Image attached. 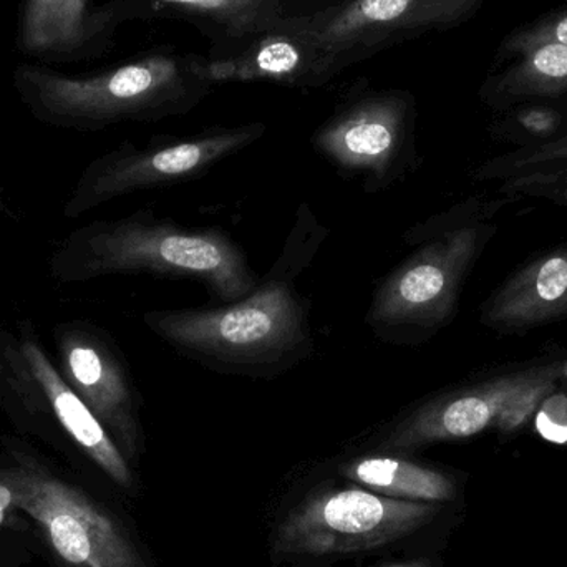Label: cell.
<instances>
[{"label":"cell","mask_w":567,"mask_h":567,"mask_svg":"<svg viewBox=\"0 0 567 567\" xmlns=\"http://www.w3.org/2000/svg\"><path fill=\"white\" fill-rule=\"evenodd\" d=\"M563 382H567V359L432 393L390 423L380 440V453L403 455L435 443L472 439L488 430L518 432Z\"/></svg>","instance_id":"5b68a950"},{"label":"cell","mask_w":567,"mask_h":567,"mask_svg":"<svg viewBox=\"0 0 567 567\" xmlns=\"http://www.w3.org/2000/svg\"><path fill=\"white\" fill-rule=\"evenodd\" d=\"M123 23L120 0H20L16 49L42 65L93 62L112 50Z\"/></svg>","instance_id":"4fadbf2b"},{"label":"cell","mask_w":567,"mask_h":567,"mask_svg":"<svg viewBox=\"0 0 567 567\" xmlns=\"http://www.w3.org/2000/svg\"><path fill=\"white\" fill-rule=\"evenodd\" d=\"M502 192L505 195L533 196L567 206V163L506 176Z\"/></svg>","instance_id":"44dd1931"},{"label":"cell","mask_w":567,"mask_h":567,"mask_svg":"<svg viewBox=\"0 0 567 567\" xmlns=\"http://www.w3.org/2000/svg\"><path fill=\"white\" fill-rule=\"evenodd\" d=\"M442 513V503L377 495L363 486L313 493L287 515L275 538L278 556H339L399 542Z\"/></svg>","instance_id":"ba28073f"},{"label":"cell","mask_w":567,"mask_h":567,"mask_svg":"<svg viewBox=\"0 0 567 567\" xmlns=\"http://www.w3.org/2000/svg\"><path fill=\"white\" fill-rule=\"evenodd\" d=\"M495 231L460 209L409 229L406 245L419 248L375 287L367 326L383 342L429 339L455 316L463 286Z\"/></svg>","instance_id":"277c9868"},{"label":"cell","mask_w":567,"mask_h":567,"mask_svg":"<svg viewBox=\"0 0 567 567\" xmlns=\"http://www.w3.org/2000/svg\"><path fill=\"white\" fill-rule=\"evenodd\" d=\"M567 317V246L509 276L482 309V323L502 333L526 332Z\"/></svg>","instance_id":"2e32d148"},{"label":"cell","mask_w":567,"mask_h":567,"mask_svg":"<svg viewBox=\"0 0 567 567\" xmlns=\"http://www.w3.org/2000/svg\"><path fill=\"white\" fill-rule=\"evenodd\" d=\"M543 43L567 45V6L543 13L533 22L513 30L496 50V62H508Z\"/></svg>","instance_id":"d6986e66"},{"label":"cell","mask_w":567,"mask_h":567,"mask_svg":"<svg viewBox=\"0 0 567 567\" xmlns=\"http://www.w3.org/2000/svg\"><path fill=\"white\" fill-rule=\"evenodd\" d=\"M265 133V123L255 122L183 138L158 136L146 145L122 143L86 165L63 205V216L79 219L123 196L203 178L218 163L255 145Z\"/></svg>","instance_id":"52a82bcc"},{"label":"cell","mask_w":567,"mask_h":567,"mask_svg":"<svg viewBox=\"0 0 567 567\" xmlns=\"http://www.w3.org/2000/svg\"><path fill=\"white\" fill-rule=\"evenodd\" d=\"M55 363L76 395L102 422L128 462L142 453V395L122 350L106 330L89 320L53 327Z\"/></svg>","instance_id":"8fae6325"},{"label":"cell","mask_w":567,"mask_h":567,"mask_svg":"<svg viewBox=\"0 0 567 567\" xmlns=\"http://www.w3.org/2000/svg\"><path fill=\"white\" fill-rule=\"evenodd\" d=\"M382 567H432L429 559H412V561L396 563V565H386Z\"/></svg>","instance_id":"cb8c5ba5"},{"label":"cell","mask_w":567,"mask_h":567,"mask_svg":"<svg viewBox=\"0 0 567 567\" xmlns=\"http://www.w3.org/2000/svg\"><path fill=\"white\" fill-rule=\"evenodd\" d=\"M518 118L519 125L526 132L535 133L536 136H548L549 140H551V135L558 126V116L551 110H526Z\"/></svg>","instance_id":"7402d4cb"},{"label":"cell","mask_w":567,"mask_h":567,"mask_svg":"<svg viewBox=\"0 0 567 567\" xmlns=\"http://www.w3.org/2000/svg\"><path fill=\"white\" fill-rule=\"evenodd\" d=\"M12 86L37 122L90 133L186 115L215 85L205 55L159 49L76 75L42 63H19Z\"/></svg>","instance_id":"7a4b0ae2"},{"label":"cell","mask_w":567,"mask_h":567,"mask_svg":"<svg viewBox=\"0 0 567 567\" xmlns=\"http://www.w3.org/2000/svg\"><path fill=\"white\" fill-rule=\"evenodd\" d=\"M13 508V496L9 486L0 482V528H2L3 519H6L7 512Z\"/></svg>","instance_id":"603a6c76"},{"label":"cell","mask_w":567,"mask_h":567,"mask_svg":"<svg viewBox=\"0 0 567 567\" xmlns=\"http://www.w3.org/2000/svg\"><path fill=\"white\" fill-rule=\"evenodd\" d=\"M567 163V133L553 136L542 143H533L518 152L509 153L505 158L495 159L482 166L478 172L480 179L506 178L526 169L542 168V166L561 165Z\"/></svg>","instance_id":"ffe728a7"},{"label":"cell","mask_w":567,"mask_h":567,"mask_svg":"<svg viewBox=\"0 0 567 567\" xmlns=\"http://www.w3.org/2000/svg\"><path fill=\"white\" fill-rule=\"evenodd\" d=\"M509 62L482 89L483 100L489 105L505 109L567 95V45L543 43Z\"/></svg>","instance_id":"ac0fdd59"},{"label":"cell","mask_w":567,"mask_h":567,"mask_svg":"<svg viewBox=\"0 0 567 567\" xmlns=\"http://www.w3.org/2000/svg\"><path fill=\"white\" fill-rule=\"evenodd\" d=\"M312 17V16H310ZM306 19L284 23L229 52L206 55V73L216 83H275L316 89L342 73L343 65L307 27Z\"/></svg>","instance_id":"5bb4252c"},{"label":"cell","mask_w":567,"mask_h":567,"mask_svg":"<svg viewBox=\"0 0 567 567\" xmlns=\"http://www.w3.org/2000/svg\"><path fill=\"white\" fill-rule=\"evenodd\" d=\"M350 482L389 498L409 502L449 503L455 499V482L439 470L400 455L360 456L340 468Z\"/></svg>","instance_id":"e0dca14e"},{"label":"cell","mask_w":567,"mask_h":567,"mask_svg":"<svg viewBox=\"0 0 567 567\" xmlns=\"http://www.w3.org/2000/svg\"><path fill=\"white\" fill-rule=\"evenodd\" d=\"M50 275L60 284L123 275L193 279L221 303L241 299L259 281L223 229L188 228L148 208L73 229L53 251Z\"/></svg>","instance_id":"3957f363"},{"label":"cell","mask_w":567,"mask_h":567,"mask_svg":"<svg viewBox=\"0 0 567 567\" xmlns=\"http://www.w3.org/2000/svg\"><path fill=\"white\" fill-rule=\"evenodd\" d=\"M2 205H3V202H2V186H0V209H2Z\"/></svg>","instance_id":"d4e9b609"},{"label":"cell","mask_w":567,"mask_h":567,"mask_svg":"<svg viewBox=\"0 0 567 567\" xmlns=\"http://www.w3.org/2000/svg\"><path fill=\"white\" fill-rule=\"evenodd\" d=\"M329 236L302 203L281 255L255 289L216 307L152 310L143 322L169 347L226 375L276 379L313 352L310 297L299 289Z\"/></svg>","instance_id":"6da1fadb"},{"label":"cell","mask_w":567,"mask_h":567,"mask_svg":"<svg viewBox=\"0 0 567 567\" xmlns=\"http://www.w3.org/2000/svg\"><path fill=\"white\" fill-rule=\"evenodd\" d=\"M123 22L182 20L212 40L209 55L229 52L284 23L316 16L339 0H120Z\"/></svg>","instance_id":"9a60e30c"},{"label":"cell","mask_w":567,"mask_h":567,"mask_svg":"<svg viewBox=\"0 0 567 567\" xmlns=\"http://www.w3.org/2000/svg\"><path fill=\"white\" fill-rule=\"evenodd\" d=\"M16 465L0 470L13 508L29 515L53 551L72 567H146L122 526L82 489L56 478L22 450L9 449Z\"/></svg>","instance_id":"9c48e42d"},{"label":"cell","mask_w":567,"mask_h":567,"mask_svg":"<svg viewBox=\"0 0 567 567\" xmlns=\"http://www.w3.org/2000/svg\"><path fill=\"white\" fill-rule=\"evenodd\" d=\"M486 0H339L309 17L307 27L343 69L396 43L453 29L472 19Z\"/></svg>","instance_id":"7c38bea8"},{"label":"cell","mask_w":567,"mask_h":567,"mask_svg":"<svg viewBox=\"0 0 567 567\" xmlns=\"http://www.w3.org/2000/svg\"><path fill=\"white\" fill-rule=\"evenodd\" d=\"M0 409L25 429L59 433L113 483L132 488L128 460L63 379L30 320L0 327Z\"/></svg>","instance_id":"8992f818"},{"label":"cell","mask_w":567,"mask_h":567,"mask_svg":"<svg viewBox=\"0 0 567 567\" xmlns=\"http://www.w3.org/2000/svg\"><path fill=\"white\" fill-rule=\"evenodd\" d=\"M313 148L367 193L402 183L419 168L416 103L405 90H370L347 100L317 128Z\"/></svg>","instance_id":"30bf717a"}]
</instances>
